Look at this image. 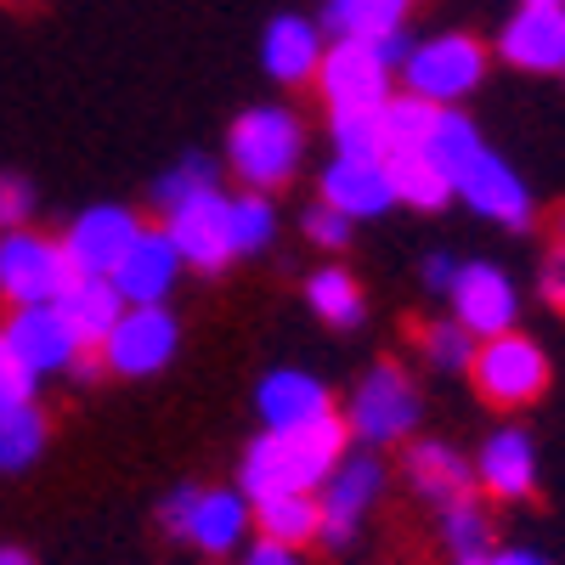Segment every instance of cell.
I'll return each mask as SVG.
<instances>
[{"label":"cell","mask_w":565,"mask_h":565,"mask_svg":"<svg viewBox=\"0 0 565 565\" xmlns=\"http://www.w3.org/2000/svg\"><path fill=\"white\" fill-rule=\"evenodd\" d=\"M271 232H277V210H271L266 193L232 199V249H238V255H260L271 244Z\"/></svg>","instance_id":"obj_32"},{"label":"cell","mask_w":565,"mask_h":565,"mask_svg":"<svg viewBox=\"0 0 565 565\" xmlns=\"http://www.w3.org/2000/svg\"><path fill=\"white\" fill-rule=\"evenodd\" d=\"M45 452V413L34 402L0 407V476H18Z\"/></svg>","instance_id":"obj_29"},{"label":"cell","mask_w":565,"mask_h":565,"mask_svg":"<svg viewBox=\"0 0 565 565\" xmlns=\"http://www.w3.org/2000/svg\"><path fill=\"white\" fill-rule=\"evenodd\" d=\"M476 481H481L492 498H503V503L532 498V487H537V452H532V441H526L521 430L487 436V447H481V458H476Z\"/></svg>","instance_id":"obj_21"},{"label":"cell","mask_w":565,"mask_h":565,"mask_svg":"<svg viewBox=\"0 0 565 565\" xmlns=\"http://www.w3.org/2000/svg\"><path fill=\"white\" fill-rule=\"evenodd\" d=\"M255 407H260V418H266V430H295V424H311V418L334 413L322 380H311V373H300V367L266 373L260 391H255Z\"/></svg>","instance_id":"obj_20"},{"label":"cell","mask_w":565,"mask_h":565,"mask_svg":"<svg viewBox=\"0 0 565 565\" xmlns=\"http://www.w3.org/2000/svg\"><path fill=\"white\" fill-rule=\"evenodd\" d=\"M503 57L514 68H532V74H554L565 68V7H548V0H532L509 18L503 29Z\"/></svg>","instance_id":"obj_17"},{"label":"cell","mask_w":565,"mask_h":565,"mask_svg":"<svg viewBox=\"0 0 565 565\" xmlns=\"http://www.w3.org/2000/svg\"><path fill=\"white\" fill-rule=\"evenodd\" d=\"M57 306L68 311L74 334H79L85 345H103V340L114 334V322L125 317V295L114 289V277H85V271L68 277V289L57 295Z\"/></svg>","instance_id":"obj_22"},{"label":"cell","mask_w":565,"mask_h":565,"mask_svg":"<svg viewBox=\"0 0 565 565\" xmlns=\"http://www.w3.org/2000/svg\"><path fill=\"white\" fill-rule=\"evenodd\" d=\"M199 186H215L210 159H181L175 170H164V175L153 181V204H159V210H170V204H181L186 193H199Z\"/></svg>","instance_id":"obj_35"},{"label":"cell","mask_w":565,"mask_h":565,"mask_svg":"<svg viewBox=\"0 0 565 565\" xmlns=\"http://www.w3.org/2000/svg\"><path fill=\"white\" fill-rule=\"evenodd\" d=\"M29 210H34L29 181H18V175H0V226H7V232H18V226L29 221Z\"/></svg>","instance_id":"obj_38"},{"label":"cell","mask_w":565,"mask_h":565,"mask_svg":"<svg viewBox=\"0 0 565 565\" xmlns=\"http://www.w3.org/2000/svg\"><path fill=\"white\" fill-rule=\"evenodd\" d=\"M543 295H548V306H559L565 311V244L548 255V266H543Z\"/></svg>","instance_id":"obj_40"},{"label":"cell","mask_w":565,"mask_h":565,"mask_svg":"<svg viewBox=\"0 0 565 565\" xmlns=\"http://www.w3.org/2000/svg\"><path fill=\"white\" fill-rule=\"evenodd\" d=\"M351 436H362L367 447H391V441H402L413 424H418V391H413V380L402 367H373L367 380L356 385V396H351Z\"/></svg>","instance_id":"obj_9"},{"label":"cell","mask_w":565,"mask_h":565,"mask_svg":"<svg viewBox=\"0 0 565 565\" xmlns=\"http://www.w3.org/2000/svg\"><path fill=\"white\" fill-rule=\"evenodd\" d=\"M476 385H481V396L487 402H498V407H526V402H537L543 396V385H548V362H543V351L526 340V334H492L481 351H476Z\"/></svg>","instance_id":"obj_8"},{"label":"cell","mask_w":565,"mask_h":565,"mask_svg":"<svg viewBox=\"0 0 565 565\" xmlns=\"http://www.w3.org/2000/svg\"><path fill=\"white\" fill-rule=\"evenodd\" d=\"M476 334H469V328L452 317V322H430L424 328V356H430L436 367H469L476 362Z\"/></svg>","instance_id":"obj_33"},{"label":"cell","mask_w":565,"mask_h":565,"mask_svg":"<svg viewBox=\"0 0 565 565\" xmlns=\"http://www.w3.org/2000/svg\"><path fill=\"white\" fill-rule=\"evenodd\" d=\"M0 565H34L29 554H18V548H0Z\"/></svg>","instance_id":"obj_43"},{"label":"cell","mask_w":565,"mask_h":565,"mask_svg":"<svg viewBox=\"0 0 565 565\" xmlns=\"http://www.w3.org/2000/svg\"><path fill=\"white\" fill-rule=\"evenodd\" d=\"M322 52H328V45H322L317 23H306V18H277V23L266 29L260 63H266V74H271V79L300 85V79H311V74H317Z\"/></svg>","instance_id":"obj_23"},{"label":"cell","mask_w":565,"mask_h":565,"mask_svg":"<svg viewBox=\"0 0 565 565\" xmlns=\"http://www.w3.org/2000/svg\"><path fill=\"white\" fill-rule=\"evenodd\" d=\"M164 232L181 249V260L199 266V271H221L232 255H238L232 249V199H221L215 186H199V193H186L181 204H170Z\"/></svg>","instance_id":"obj_7"},{"label":"cell","mask_w":565,"mask_h":565,"mask_svg":"<svg viewBox=\"0 0 565 565\" xmlns=\"http://www.w3.org/2000/svg\"><path fill=\"white\" fill-rule=\"evenodd\" d=\"M317 85L328 97V114H340V108H385L391 63L380 57V45H373V40H340V45H328V52H322Z\"/></svg>","instance_id":"obj_10"},{"label":"cell","mask_w":565,"mask_h":565,"mask_svg":"<svg viewBox=\"0 0 565 565\" xmlns=\"http://www.w3.org/2000/svg\"><path fill=\"white\" fill-rule=\"evenodd\" d=\"M436 103H424V97H396L385 103L380 114V159H413L430 148V130H436Z\"/></svg>","instance_id":"obj_24"},{"label":"cell","mask_w":565,"mask_h":565,"mask_svg":"<svg viewBox=\"0 0 565 565\" xmlns=\"http://www.w3.org/2000/svg\"><path fill=\"white\" fill-rule=\"evenodd\" d=\"M181 328L164 306H125V317L114 322V334L103 340V362L125 380H141V373H159L175 356Z\"/></svg>","instance_id":"obj_11"},{"label":"cell","mask_w":565,"mask_h":565,"mask_svg":"<svg viewBox=\"0 0 565 565\" xmlns=\"http://www.w3.org/2000/svg\"><path fill=\"white\" fill-rule=\"evenodd\" d=\"M181 249L170 244L164 226H141L136 244L125 249V260L114 266V289L125 295V306H164V295L181 277Z\"/></svg>","instance_id":"obj_13"},{"label":"cell","mask_w":565,"mask_h":565,"mask_svg":"<svg viewBox=\"0 0 565 565\" xmlns=\"http://www.w3.org/2000/svg\"><path fill=\"white\" fill-rule=\"evenodd\" d=\"M441 543H447L452 565H476V559L492 554V521H487V509L476 503V492L441 509Z\"/></svg>","instance_id":"obj_27"},{"label":"cell","mask_w":565,"mask_h":565,"mask_svg":"<svg viewBox=\"0 0 565 565\" xmlns=\"http://www.w3.org/2000/svg\"><path fill=\"white\" fill-rule=\"evenodd\" d=\"M244 565H306V554H300V548H289V543H271V537H260V543L244 554Z\"/></svg>","instance_id":"obj_39"},{"label":"cell","mask_w":565,"mask_h":565,"mask_svg":"<svg viewBox=\"0 0 565 565\" xmlns=\"http://www.w3.org/2000/svg\"><path fill=\"white\" fill-rule=\"evenodd\" d=\"M136 232L141 221L119 204H97V210H85L74 226H68V238H63V255L74 271L85 277H114V266L125 260V249L136 244Z\"/></svg>","instance_id":"obj_14"},{"label":"cell","mask_w":565,"mask_h":565,"mask_svg":"<svg viewBox=\"0 0 565 565\" xmlns=\"http://www.w3.org/2000/svg\"><path fill=\"white\" fill-rule=\"evenodd\" d=\"M385 498V463L373 458V452H345L334 463V476L322 481L317 503H322V548H345L356 543V526H362V514Z\"/></svg>","instance_id":"obj_5"},{"label":"cell","mask_w":565,"mask_h":565,"mask_svg":"<svg viewBox=\"0 0 565 565\" xmlns=\"http://www.w3.org/2000/svg\"><path fill=\"white\" fill-rule=\"evenodd\" d=\"M306 300H311V311H317L322 322H334V328H356V322H362V289L351 282V271H340V266L311 271Z\"/></svg>","instance_id":"obj_31"},{"label":"cell","mask_w":565,"mask_h":565,"mask_svg":"<svg viewBox=\"0 0 565 565\" xmlns=\"http://www.w3.org/2000/svg\"><path fill=\"white\" fill-rule=\"evenodd\" d=\"M255 532L271 537V543H289V548H306L322 537V503L317 498H255Z\"/></svg>","instance_id":"obj_25"},{"label":"cell","mask_w":565,"mask_h":565,"mask_svg":"<svg viewBox=\"0 0 565 565\" xmlns=\"http://www.w3.org/2000/svg\"><path fill=\"white\" fill-rule=\"evenodd\" d=\"M34 380H40V373L12 351L7 334H0V407H23V402H34Z\"/></svg>","instance_id":"obj_36"},{"label":"cell","mask_w":565,"mask_h":565,"mask_svg":"<svg viewBox=\"0 0 565 565\" xmlns=\"http://www.w3.org/2000/svg\"><path fill=\"white\" fill-rule=\"evenodd\" d=\"M476 565H548L543 554H532V548H492L487 559H476Z\"/></svg>","instance_id":"obj_42"},{"label":"cell","mask_w":565,"mask_h":565,"mask_svg":"<svg viewBox=\"0 0 565 565\" xmlns=\"http://www.w3.org/2000/svg\"><path fill=\"white\" fill-rule=\"evenodd\" d=\"M424 282H430V289H452L458 282V260H447V255H430V266H424Z\"/></svg>","instance_id":"obj_41"},{"label":"cell","mask_w":565,"mask_h":565,"mask_svg":"<svg viewBox=\"0 0 565 565\" xmlns=\"http://www.w3.org/2000/svg\"><path fill=\"white\" fill-rule=\"evenodd\" d=\"M306 238L322 244V249H345V238H351V215H340L334 204H317V210L306 215Z\"/></svg>","instance_id":"obj_37"},{"label":"cell","mask_w":565,"mask_h":565,"mask_svg":"<svg viewBox=\"0 0 565 565\" xmlns=\"http://www.w3.org/2000/svg\"><path fill=\"white\" fill-rule=\"evenodd\" d=\"M548 7H559V0H548Z\"/></svg>","instance_id":"obj_44"},{"label":"cell","mask_w":565,"mask_h":565,"mask_svg":"<svg viewBox=\"0 0 565 565\" xmlns=\"http://www.w3.org/2000/svg\"><path fill=\"white\" fill-rule=\"evenodd\" d=\"M300 148H306L300 119L289 108H249L226 136V159L255 193H271V186L289 181L300 164Z\"/></svg>","instance_id":"obj_2"},{"label":"cell","mask_w":565,"mask_h":565,"mask_svg":"<svg viewBox=\"0 0 565 565\" xmlns=\"http://www.w3.org/2000/svg\"><path fill=\"white\" fill-rule=\"evenodd\" d=\"M413 0H328V29L340 40H391L402 34Z\"/></svg>","instance_id":"obj_26"},{"label":"cell","mask_w":565,"mask_h":565,"mask_svg":"<svg viewBox=\"0 0 565 565\" xmlns=\"http://www.w3.org/2000/svg\"><path fill=\"white\" fill-rule=\"evenodd\" d=\"M249 521H255L249 498L232 492V487H181L159 509V526L170 537H181V543L204 548V554H232L244 543Z\"/></svg>","instance_id":"obj_3"},{"label":"cell","mask_w":565,"mask_h":565,"mask_svg":"<svg viewBox=\"0 0 565 565\" xmlns=\"http://www.w3.org/2000/svg\"><path fill=\"white\" fill-rule=\"evenodd\" d=\"M452 317L469 328L476 340H492V334H509V322H514V282L487 266V260H469L458 266V282H452Z\"/></svg>","instance_id":"obj_15"},{"label":"cell","mask_w":565,"mask_h":565,"mask_svg":"<svg viewBox=\"0 0 565 565\" xmlns=\"http://www.w3.org/2000/svg\"><path fill=\"white\" fill-rule=\"evenodd\" d=\"M68 255L63 244L40 238V232H7L0 238V295L12 306H52L68 289Z\"/></svg>","instance_id":"obj_6"},{"label":"cell","mask_w":565,"mask_h":565,"mask_svg":"<svg viewBox=\"0 0 565 565\" xmlns=\"http://www.w3.org/2000/svg\"><path fill=\"white\" fill-rule=\"evenodd\" d=\"M407 74V97H424L436 108H452L458 97H469V90L481 85L487 74V52L469 34H441V40H424L407 52L402 63Z\"/></svg>","instance_id":"obj_4"},{"label":"cell","mask_w":565,"mask_h":565,"mask_svg":"<svg viewBox=\"0 0 565 565\" xmlns=\"http://www.w3.org/2000/svg\"><path fill=\"white\" fill-rule=\"evenodd\" d=\"M452 193L476 210V215H487V221H498V226H526L532 221V193H526V181L514 175L498 153H481L476 164H469L458 181H452Z\"/></svg>","instance_id":"obj_16"},{"label":"cell","mask_w":565,"mask_h":565,"mask_svg":"<svg viewBox=\"0 0 565 565\" xmlns=\"http://www.w3.org/2000/svg\"><path fill=\"white\" fill-rule=\"evenodd\" d=\"M351 424L334 413L295 424V430H266L244 452V498H317L322 481L334 476V463L345 458Z\"/></svg>","instance_id":"obj_1"},{"label":"cell","mask_w":565,"mask_h":565,"mask_svg":"<svg viewBox=\"0 0 565 565\" xmlns=\"http://www.w3.org/2000/svg\"><path fill=\"white\" fill-rule=\"evenodd\" d=\"M385 170H391V186H396V204H413V210H441L447 199H452V181L424 159V153H413V159H385Z\"/></svg>","instance_id":"obj_30"},{"label":"cell","mask_w":565,"mask_h":565,"mask_svg":"<svg viewBox=\"0 0 565 565\" xmlns=\"http://www.w3.org/2000/svg\"><path fill=\"white\" fill-rule=\"evenodd\" d=\"M380 114H385V108H340V114H328V119H334L340 153L380 159Z\"/></svg>","instance_id":"obj_34"},{"label":"cell","mask_w":565,"mask_h":565,"mask_svg":"<svg viewBox=\"0 0 565 565\" xmlns=\"http://www.w3.org/2000/svg\"><path fill=\"white\" fill-rule=\"evenodd\" d=\"M322 204H334L340 215H380L396 204V186L385 159H362V153H340L322 170Z\"/></svg>","instance_id":"obj_18"},{"label":"cell","mask_w":565,"mask_h":565,"mask_svg":"<svg viewBox=\"0 0 565 565\" xmlns=\"http://www.w3.org/2000/svg\"><path fill=\"white\" fill-rule=\"evenodd\" d=\"M0 334L12 340V351H18L34 373H63V367H74L79 351H85V340L74 334V322H68V311H63L57 300H52V306H18L12 322L0 328Z\"/></svg>","instance_id":"obj_12"},{"label":"cell","mask_w":565,"mask_h":565,"mask_svg":"<svg viewBox=\"0 0 565 565\" xmlns=\"http://www.w3.org/2000/svg\"><path fill=\"white\" fill-rule=\"evenodd\" d=\"M407 487H413V498L447 509L476 492V463L447 441H418V447H407Z\"/></svg>","instance_id":"obj_19"},{"label":"cell","mask_w":565,"mask_h":565,"mask_svg":"<svg viewBox=\"0 0 565 565\" xmlns=\"http://www.w3.org/2000/svg\"><path fill=\"white\" fill-rule=\"evenodd\" d=\"M481 153H487V141L476 136V125H469L463 114H452V108H441V114H436V130H430V148H424V159H430L447 181H458Z\"/></svg>","instance_id":"obj_28"}]
</instances>
